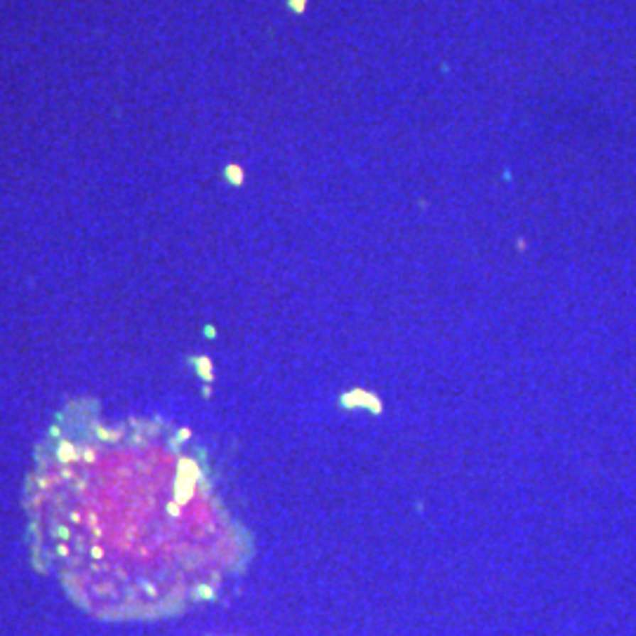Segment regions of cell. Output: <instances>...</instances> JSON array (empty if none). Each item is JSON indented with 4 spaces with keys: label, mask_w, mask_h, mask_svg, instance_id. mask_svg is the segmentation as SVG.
<instances>
[{
    "label": "cell",
    "mask_w": 636,
    "mask_h": 636,
    "mask_svg": "<svg viewBox=\"0 0 636 636\" xmlns=\"http://www.w3.org/2000/svg\"><path fill=\"white\" fill-rule=\"evenodd\" d=\"M200 471L161 433L90 422L52 433L28 485L36 547L80 608L170 615L222 580L227 551L186 521L210 509Z\"/></svg>",
    "instance_id": "cell-1"
},
{
    "label": "cell",
    "mask_w": 636,
    "mask_h": 636,
    "mask_svg": "<svg viewBox=\"0 0 636 636\" xmlns=\"http://www.w3.org/2000/svg\"><path fill=\"white\" fill-rule=\"evenodd\" d=\"M290 5H293V10H297V12H302V10H304V7H306V0H293V3H290Z\"/></svg>",
    "instance_id": "cell-2"
}]
</instances>
